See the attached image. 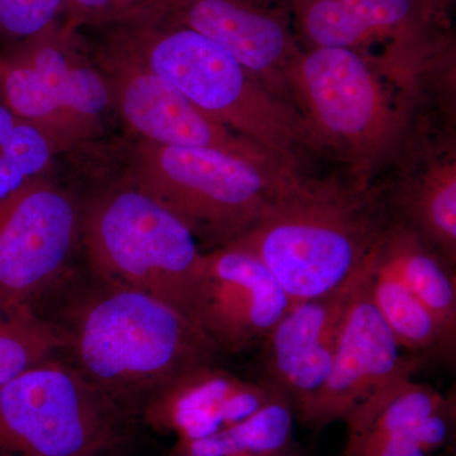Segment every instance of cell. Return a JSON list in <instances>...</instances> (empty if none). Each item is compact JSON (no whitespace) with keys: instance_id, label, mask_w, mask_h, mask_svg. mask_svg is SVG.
<instances>
[{"instance_id":"1","label":"cell","mask_w":456,"mask_h":456,"mask_svg":"<svg viewBox=\"0 0 456 456\" xmlns=\"http://www.w3.org/2000/svg\"><path fill=\"white\" fill-rule=\"evenodd\" d=\"M417 68L386 51L307 49L285 74V90L308 147L326 151L370 185L378 167L398 160L411 141Z\"/></svg>"},{"instance_id":"2","label":"cell","mask_w":456,"mask_h":456,"mask_svg":"<svg viewBox=\"0 0 456 456\" xmlns=\"http://www.w3.org/2000/svg\"><path fill=\"white\" fill-rule=\"evenodd\" d=\"M62 335L73 367L128 411L185 371L216 362L221 353L169 303L102 284L77 303Z\"/></svg>"},{"instance_id":"3","label":"cell","mask_w":456,"mask_h":456,"mask_svg":"<svg viewBox=\"0 0 456 456\" xmlns=\"http://www.w3.org/2000/svg\"><path fill=\"white\" fill-rule=\"evenodd\" d=\"M107 44L163 77L213 122L297 169L308 150L296 108L228 51L155 13L108 27Z\"/></svg>"},{"instance_id":"4","label":"cell","mask_w":456,"mask_h":456,"mask_svg":"<svg viewBox=\"0 0 456 456\" xmlns=\"http://www.w3.org/2000/svg\"><path fill=\"white\" fill-rule=\"evenodd\" d=\"M391 215L370 185L301 175L244 235L293 303L332 292L365 265Z\"/></svg>"},{"instance_id":"5","label":"cell","mask_w":456,"mask_h":456,"mask_svg":"<svg viewBox=\"0 0 456 456\" xmlns=\"http://www.w3.org/2000/svg\"><path fill=\"white\" fill-rule=\"evenodd\" d=\"M80 244L99 284L150 294L194 321L203 250L169 208L132 180L82 209Z\"/></svg>"},{"instance_id":"6","label":"cell","mask_w":456,"mask_h":456,"mask_svg":"<svg viewBox=\"0 0 456 456\" xmlns=\"http://www.w3.org/2000/svg\"><path fill=\"white\" fill-rule=\"evenodd\" d=\"M297 176L298 170L283 164L141 140L131 180L169 208L208 251L244 235Z\"/></svg>"},{"instance_id":"7","label":"cell","mask_w":456,"mask_h":456,"mask_svg":"<svg viewBox=\"0 0 456 456\" xmlns=\"http://www.w3.org/2000/svg\"><path fill=\"white\" fill-rule=\"evenodd\" d=\"M130 411L51 358L0 386V456H106Z\"/></svg>"},{"instance_id":"8","label":"cell","mask_w":456,"mask_h":456,"mask_svg":"<svg viewBox=\"0 0 456 456\" xmlns=\"http://www.w3.org/2000/svg\"><path fill=\"white\" fill-rule=\"evenodd\" d=\"M0 101L41 128L60 152L94 139L112 90L79 32L60 20L0 55Z\"/></svg>"},{"instance_id":"9","label":"cell","mask_w":456,"mask_h":456,"mask_svg":"<svg viewBox=\"0 0 456 456\" xmlns=\"http://www.w3.org/2000/svg\"><path fill=\"white\" fill-rule=\"evenodd\" d=\"M82 208L38 178L0 200V307L29 305L64 273L80 244Z\"/></svg>"},{"instance_id":"10","label":"cell","mask_w":456,"mask_h":456,"mask_svg":"<svg viewBox=\"0 0 456 456\" xmlns=\"http://www.w3.org/2000/svg\"><path fill=\"white\" fill-rule=\"evenodd\" d=\"M373 254V253H371ZM371 255L342 321L331 371L297 422L310 428L346 424L362 404L392 384L413 377L419 362L402 349L370 293Z\"/></svg>"},{"instance_id":"11","label":"cell","mask_w":456,"mask_h":456,"mask_svg":"<svg viewBox=\"0 0 456 456\" xmlns=\"http://www.w3.org/2000/svg\"><path fill=\"white\" fill-rule=\"evenodd\" d=\"M293 302L268 266L242 246L203 251L194 321L220 351L240 353L265 340Z\"/></svg>"},{"instance_id":"12","label":"cell","mask_w":456,"mask_h":456,"mask_svg":"<svg viewBox=\"0 0 456 456\" xmlns=\"http://www.w3.org/2000/svg\"><path fill=\"white\" fill-rule=\"evenodd\" d=\"M95 59L110 82L113 104L123 121L143 141L206 147L261 163L285 165L263 147L213 122L178 89L112 45L104 42Z\"/></svg>"},{"instance_id":"13","label":"cell","mask_w":456,"mask_h":456,"mask_svg":"<svg viewBox=\"0 0 456 456\" xmlns=\"http://www.w3.org/2000/svg\"><path fill=\"white\" fill-rule=\"evenodd\" d=\"M147 13L188 27L220 45L289 102L285 74L302 47L288 0H156Z\"/></svg>"},{"instance_id":"14","label":"cell","mask_w":456,"mask_h":456,"mask_svg":"<svg viewBox=\"0 0 456 456\" xmlns=\"http://www.w3.org/2000/svg\"><path fill=\"white\" fill-rule=\"evenodd\" d=\"M365 265L332 292L293 303L263 341L260 380L287 399L296 421L331 371L345 312Z\"/></svg>"},{"instance_id":"15","label":"cell","mask_w":456,"mask_h":456,"mask_svg":"<svg viewBox=\"0 0 456 456\" xmlns=\"http://www.w3.org/2000/svg\"><path fill=\"white\" fill-rule=\"evenodd\" d=\"M342 456H441L455 436V397L403 378L347 419Z\"/></svg>"},{"instance_id":"16","label":"cell","mask_w":456,"mask_h":456,"mask_svg":"<svg viewBox=\"0 0 456 456\" xmlns=\"http://www.w3.org/2000/svg\"><path fill=\"white\" fill-rule=\"evenodd\" d=\"M277 395L260 379H242L212 362L165 384L141 408L152 430L173 437L174 443H185L239 424Z\"/></svg>"},{"instance_id":"17","label":"cell","mask_w":456,"mask_h":456,"mask_svg":"<svg viewBox=\"0 0 456 456\" xmlns=\"http://www.w3.org/2000/svg\"><path fill=\"white\" fill-rule=\"evenodd\" d=\"M421 167L407 165L391 194L393 218L406 224L450 266L456 263L455 150L431 151Z\"/></svg>"},{"instance_id":"18","label":"cell","mask_w":456,"mask_h":456,"mask_svg":"<svg viewBox=\"0 0 456 456\" xmlns=\"http://www.w3.org/2000/svg\"><path fill=\"white\" fill-rule=\"evenodd\" d=\"M375 259L391 270L456 338V281L450 266L415 231L389 218L374 248Z\"/></svg>"},{"instance_id":"19","label":"cell","mask_w":456,"mask_h":456,"mask_svg":"<svg viewBox=\"0 0 456 456\" xmlns=\"http://www.w3.org/2000/svg\"><path fill=\"white\" fill-rule=\"evenodd\" d=\"M294 424L292 406L277 395L226 430L200 440L174 443L169 456H303Z\"/></svg>"},{"instance_id":"20","label":"cell","mask_w":456,"mask_h":456,"mask_svg":"<svg viewBox=\"0 0 456 456\" xmlns=\"http://www.w3.org/2000/svg\"><path fill=\"white\" fill-rule=\"evenodd\" d=\"M369 281L375 305L402 350L441 360L454 358L456 338L391 270L375 259L374 250Z\"/></svg>"},{"instance_id":"21","label":"cell","mask_w":456,"mask_h":456,"mask_svg":"<svg viewBox=\"0 0 456 456\" xmlns=\"http://www.w3.org/2000/svg\"><path fill=\"white\" fill-rule=\"evenodd\" d=\"M57 154L59 149L41 128L0 101V200L42 178Z\"/></svg>"},{"instance_id":"22","label":"cell","mask_w":456,"mask_h":456,"mask_svg":"<svg viewBox=\"0 0 456 456\" xmlns=\"http://www.w3.org/2000/svg\"><path fill=\"white\" fill-rule=\"evenodd\" d=\"M65 347V338L31 305L0 307V386L46 362Z\"/></svg>"},{"instance_id":"23","label":"cell","mask_w":456,"mask_h":456,"mask_svg":"<svg viewBox=\"0 0 456 456\" xmlns=\"http://www.w3.org/2000/svg\"><path fill=\"white\" fill-rule=\"evenodd\" d=\"M297 40L305 49H350L370 53L379 41L342 0H288Z\"/></svg>"},{"instance_id":"24","label":"cell","mask_w":456,"mask_h":456,"mask_svg":"<svg viewBox=\"0 0 456 456\" xmlns=\"http://www.w3.org/2000/svg\"><path fill=\"white\" fill-rule=\"evenodd\" d=\"M379 41L406 44L440 35L445 0H342Z\"/></svg>"},{"instance_id":"25","label":"cell","mask_w":456,"mask_h":456,"mask_svg":"<svg viewBox=\"0 0 456 456\" xmlns=\"http://www.w3.org/2000/svg\"><path fill=\"white\" fill-rule=\"evenodd\" d=\"M64 0H0V41L9 46L44 32L60 20Z\"/></svg>"},{"instance_id":"26","label":"cell","mask_w":456,"mask_h":456,"mask_svg":"<svg viewBox=\"0 0 456 456\" xmlns=\"http://www.w3.org/2000/svg\"><path fill=\"white\" fill-rule=\"evenodd\" d=\"M156 0H64L60 22L69 31L108 28L143 16Z\"/></svg>"}]
</instances>
